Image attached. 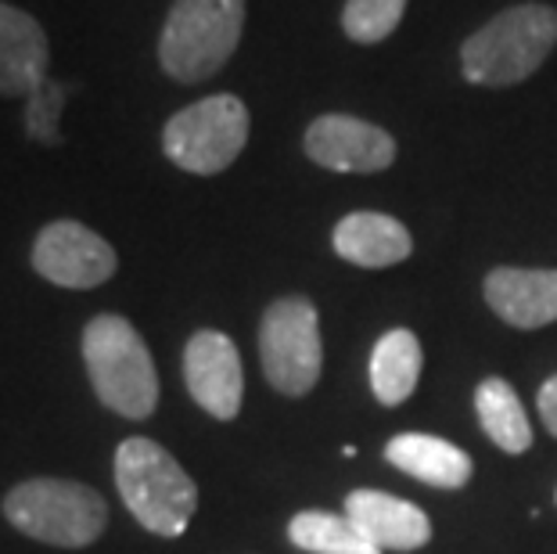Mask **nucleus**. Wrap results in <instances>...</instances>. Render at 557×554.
<instances>
[{"mask_svg": "<svg viewBox=\"0 0 557 554\" xmlns=\"http://www.w3.org/2000/svg\"><path fill=\"white\" fill-rule=\"evenodd\" d=\"M259 360L267 382L284 396H306L320 379L324 342H320L317 306L306 296L270 303L259 324Z\"/></svg>", "mask_w": 557, "mask_h": 554, "instance_id": "7", "label": "nucleus"}, {"mask_svg": "<svg viewBox=\"0 0 557 554\" xmlns=\"http://www.w3.org/2000/svg\"><path fill=\"white\" fill-rule=\"evenodd\" d=\"M8 522L40 544L87 547L109 526V504L73 479H29L4 497Z\"/></svg>", "mask_w": 557, "mask_h": 554, "instance_id": "5", "label": "nucleus"}, {"mask_svg": "<svg viewBox=\"0 0 557 554\" xmlns=\"http://www.w3.org/2000/svg\"><path fill=\"white\" fill-rule=\"evenodd\" d=\"M69 84H54V79H44L26 98V134L37 140V145H58L62 140V130H58V112L65 109L69 101Z\"/></svg>", "mask_w": 557, "mask_h": 554, "instance_id": "20", "label": "nucleus"}, {"mask_svg": "<svg viewBox=\"0 0 557 554\" xmlns=\"http://www.w3.org/2000/svg\"><path fill=\"white\" fill-rule=\"evenodd\" d=\"M346 518L377 551H418L432 540V522L418 504L382 490H352Z\"/></svg>", "mask_w": 557, "mask_h": 554, "instance_id": "11", "label": "nucleus"}, {"mask_svg": "<svg viewBox=\"0 0 557 554\" xmlns=\"http://www.w3.org/2000/svg\"><path fill=\"white\" fill-rule=\"evenodd\" d=\"M475 410L485 435L500 446L507 454H525L532 446V426L529 415L521 407L518 393L511 389V382L504 379H485L475 393Z\"/></svg>", "mask_w": 557, "mask_h": 554, "instance_id": "17", "label": "nucleus"}, {"mask_svg": "<svg viewBox=\"0 0 557 554\" xmlns=\"http://www.w3.org/2000/svg\"><path fill=\"white\" fill-rule=\"evenodd\" d=\"M385 457L393 461L399 471L429 482L438 490H460L471 482V457L460 451V446L438 440V435H424V432H403L396 440H388Z\"/></svg>", "mask_w": 557, "mask_h": 554, "instance_id": "15", "label": "nucleus"}, {"mask_svg": "<svg viewBox=\"0 0 557 554\" xmlns=\"http://www.w3.org/2000/svg\"><path fill=\"white\" fill-rule=\"evenodd\" d=\"M248 145V109L234 94H212L187 104L162 130V151L184 173H223Z\"/></svg>", "mask_w": 557, "mask_h": 554, "instance_id": "6", "label": "nucleus"}, {"mask_svg": "<svg viewBox=\"0 0 557 554\" xmlns=\"http://www.w3.org/2000/svg\"><path fill=\"white\" fill-rule=\"evenodd\" d=\"M557 44L550 4H518L490 19L460 47V73L479 87H515L547 62Z\"/></svg>", "mask_w": 557, "mask_h": 554, "instance_id": "1", "label": "nucleus"}, {"mask_svg": "<svg viewBox=\"0 0 557 554\" xmlns=\"http://www.w3.org/2000/svg\"><path fill=\"white\" fill-rule=\"evenodd\" d=\"M485 303L511 328H543L557 321V270L496 267L485 278Z\"/></svg>", "mask_w": 557, "mask_h": 554, "instance_id": "13", "label": "nucleus"}, {"mask_svg": "<svg viewBox=\"0 0 557 554\" xmlns=\"http://www.w3.org/2000/svg\"><path fill=\"white\" fill-rule=\"evenodd\" d=\"M407 11V0H346L342 29L357 44H382L396 33Z\"/></svg>", "mask_w": 557, "mask_h": 554, "instance_id": "19", "label": "nucleus"}, {"mask_svg": "<svg viewBox=\"0 0 557 554\" xmlns=\"http://www.w3.org/2000/svg\"><path fill=\"white\" fill-rule=\"evenodd\" d=\"M83 360L98 399L123 418H148L159 404V374L134 324L120 313H98L83 328Z\"/></svg>", "mask_w": 557, "mask_h": 554, "instance_id": "3", "label": "nucleus"}, {"mask_svg": "<svg viewBox=\"0 0 557 554\" xmlns=\"http://www.w3.org/2000/svg\"><path fill=\"white\" fill-rule=\"evenodd\" d=\"M288 537L310 554H382L346 515L331 512H299L288 522Z\"/></svg>", "mask_w": 557, "mask_h": 554, "instance_id": "18", "label": "nucleus"}, {"mask_svg": "<svg viewBox=\"0 0 557 554\" xmlns=\"http://www.w3.org/2000/svg\"><path fill=\"white\" fill-rule=\"evenodd\" d=\"M335 253L349 263L382 270L396 267L413 253L410 231L385 213H349L335 227Z\"/></svg>", "mask_w": 557, "mask_h": 554, "instance_id": "14", "label": "nucleus"}, {"mask_svg": "<svg viewBox=\"0 0 557 554\" xmlns=\"http://www.w3.org/2000/svg\"><path fill=\"white\" fill-rule=\"evenodd\" d=\"M306 156L335 173H377L396 162V140L357 115H320L306 130Z\"/></svg>", "mask_w": 557, "mask_h": 554, "instance_id": "10", "label": "nucleus"}, {"mask_svg": "<svg viewBox=\"0 0 557 554\" xmlns=\"http://www.w3.org/2000/svg\"><path fill=\"white\" fill-rule=\"evenodd\" d=\"M115 487L148 533L181 537L198 512V487L181 461L148 435H129L115 451Z\"/></svg>", "mask_w": 557, "mask_h": 554, "instance_id": "2", "label": "nucleus"}, {"mask_svg": "<svg viewBox=\"0 0 557 554\" xmlns=\"http://www.w3.org/2000/svg\"><path fill=\"white\" fill-rule=\"evenodd\" d=\"M184 382L191 399L212 418H238L245 396V368L238 346L223 332H195L184 349Z\"/></svg>", "mask_w": 557, "mask_h": 554, "instance_id": "9", "label": "nucleus"}, {"mask_svg": "<svg viewBox=\"0 0 557 554\" xmlns=\"http://www.w3.org/2000/svg\"><path fill=\"white\" fill-rule=\"evenodd\" d=\"M120 259L98 231L76 220H54L33 242V270L58 288H98L104 285Z\"/></svg>", "mask_w": 557, "mask_h": 554, "instance_id": "8", "label": "nucleus"}, {"mask_svg": "<svg viewBox=\"0 0 557 554\" xmlns=\"http://www.w3.org/2000/svg\"><path fill=\"white\" fill-rule=\"evenodd\" d=\"M245 29V0H173L159 37V65L181 84H201L231 62Z\"/></svg>", "mask_w": 557, "mask_h": 554, "instance_id": "4", "label": "nucleus"}, {"mask_svg": "<svg viewBox=\"0 0 557 554\" xmlns=\"http://www.w3.org/2000/svg\"><path fill=\"white\" fill-rule=\"evenodd\" d=\"M51 47L29 11L0 0V98H29L44 79Z\"/></svg>", "mask_w": 557, "mask_h": 554, "instance_id": "12", "label": "nucleus"}, {"mask_svg": "<svg viewBox=\"0 0 557 554\" xmlns=\"http://www.w3.org/2000/svg\"><path fill=\"white\" fill-rule=\"evenodd\" d=\"M421 379V342L407 328H393L371 353V389L385 407H399L413 396Z\"/></svg>", "mask_w": 557, "mask_h": 554, "instance_id": "16", "label": "nucleus"}, {"mask_svg": "<svg viewBox=\"0 0 557 554\" xmlns=\"http://www.w3.org/2000/svg\"><path fill=\"white\" fill-rule=\"evenodd\" d=\"M540 418H543V426H547V432L557 435V374L543 382L540 389Z\"/></svg>", "mask_w": 557, "mask_h": 554, "instance_id": "21", "label": "nucleus"}]
</instances>
